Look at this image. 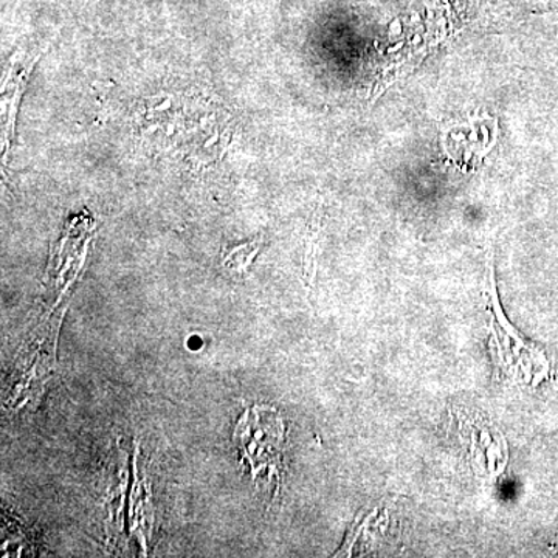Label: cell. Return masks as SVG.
<instances>
[{"label":"cell","mask_w":558,"mask_h":558,"mask_svg":"<svg viewBox=\"0 0 558 558\" xmlns=\"http://www.w3.org/2000/svg\"><path fill=\"white\" fill-rule=\"evenodd\" d=\"M284 436L281 414L271 407H253L241 414L234 429V442L242 459L252 468L253 480L266 475L270 483L281 475Z\"/></svg>","instance_id":"1"},{"label":"cell","mask_w":558,"mask_h":558,"mask_svg":"<svg viewBox=\"0 0 558 558\" xmlns=\"http://www.w3.org/2000/svg\"><path fill=\"white\" fill-rule=\"evenodd\" d=\"M263 245V240H253L245 242V244L238 245V247H231L223 250L222 263L227 269L236 271V274H244L248 269L250 264L256 258L258 252Z\"/></svg>","instance_id":"2"}]
</instances>
